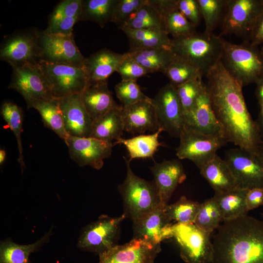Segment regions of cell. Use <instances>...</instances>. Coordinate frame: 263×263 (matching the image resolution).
<instances>
[{
  "mask_svg": "<svg viewBox=\"0 0 263 263\" xmlns=\"http://www.w3.org/2000/svg\"><path fill=\"white\" fill-rule=\"evenodd\" d=\"M205 76L212 108L226 142L259 155L263 140L259 124L247 109L243 86L227 72L221 59Z\"/></svg>",
  "mask_w": 263,
  "mask_h": 263,
  "instance_id": "6da1fadb",
  "label": "cell"
},
{
  "mask_svg": "<svg viewBox=\"0 0 263 263\" xmlns=\"http://www.w3.org/2000/svg\"><path fill=\"white\" fill-rule=\"evenodd\" d=\"M212 241L211 263H263V221L247 215L223 221Z\"/></svg>",
  "mask_w": 263,
  "mask_h": 263,
  "instance_id": "7a4b0ae2",
  "label": "cell"
},
{
  "mask_svg": "<svg viewBox=\"0 0 263 263\" xmlns=\"http://www.w3.org/2000/svg\"><path fill=\"white\" fill-rule=\"evenodd\" d=\"M221 41L223 65L243 87L257 84L263 78V55L258 46L248 41L233 43L222 37Z\"/></svg>",
  "mask_w": 263,
  "mask_h": 263,
  "instance_id": "3957f363",
  "label": "cell"
},
{
  "mask_svg": "<svg viewBox=\"0 0 263 263\" xmlns=\"http://www.w3.org/2000/svg\"><path fill=\"white\" fill-rule=\"evenodd\" d=\"M170 49L199 68L204 76L221 59V37L214 34L195 33L171 38Z\"/></svg>",
  "mask_w": 263,
  "mask_h": 263,
  "instance_id": "277c9868",
  "label": "cell"
},
{
  "mask_svg": "<svg viewBox=\"0 0 263 263\" xmlns=\"http://www.w3.org/2000/svg\"><path fill=\"white\" fill-rule=\"evenodd\" d=\"M123 157L127 174L123 183L118 186V190L123 200L125 214L134 223L157 207L160 201L154 183L136 175L131 168V161Z\"/></svg>",
  "mask_w": 263,
  "mask_h": 263,
  "instance_id": "5b68a950",
  "label": "cell"
},
{
  "mask_svg": "<svg viewBox=\"0 0 263 263\" xmlns=\"http://www.w3.org/2000/svg\"><path fill=\"white\" fill-rule=\"evenodd\" d=\"M210 235L194 224H173L171 228V238L176 240L181 257L187 263H211Z\"/></svg>",
  "mask_w": 263,
  "mask_h": 263,
  "instance_id": "8992f818",
  "label": "cell"
},
{
  "mask_svg": "<svg viewBox=\"0 0 263 263\" xmlns=\"http://www.w3.org/2000/svg\"><path fill=\"white\" fill-rule=\"evenodd\" d=\"M263 11V0H227L218 35H234L248 41L252 28Z\"/></svg>",
  "mask_w": 263,
  "mask_h": 263,
  "instance_id": "52a82bcc",
  "label": "cell"
},
{
  "mask_svg": "<svg viewBox=\"0 0 263 263\" xmlns=\"http://www.w3.org/2000/svg\"><path fill=\"white\" fill-rule=\"evenodd\" d=\"M38 63L55 98L81 94L89 84L83 68L42 60H39Z\"/></svg>",
  "mask_w": 263,
  "mask_h": 263,
  "instance_id": "ba28073f",
  "label": "cell"
},
{
  "mask_svg": "<svg viewBox=\"0 0 263 263\" xmlns=\"http://www.w3.org/2000/svg\"><path fill=\"white\" fill-rule=\"evenodd\" d=\"M125 217V213L117 217L101 215L82 229L77 246L98 255L109 250L116 245L120 225Z\"/></svg>",
  "mask_w": 263,
  "mask_h": 263,
  "instance_id": "9c48e42d",
  "label": "cell"
},
{
  "mask_svg": "<svg viewBox=\"0 0 263 263\" xmlns=\"http://www.w3.org/2000/svg\"><path fill=\"white\" fill-rule=\"evenodd\" d=\"M176 155L188 159L199 169L213 158L227 142L222 137L207 135L185 128L180 136Z\"/></svg>",
  "mask_w": 263,
  "mask_h": 263,
  "instance_id": "30bf717a",
  "label": "cell"
},
{
  "mask_svg": "<svg viewBox=\"0 0 263 263\" xmlns=\"http://www.w3.org/2000/svg\"><path fill=\"white\" fill-rule=\"evenodd\" d=\"M8 88L19 93L28 108L37 102L55 98L40 67L38 62L13 68Z\"/></svg>",
  "mask_w": 263,
  "mask_h": 263,
  "instance_id": "8fae6325",
  "label": "cell"
},
{
  "mask_svg": "<svg viewBox=\"0 0 263 263\" xmlns=\"http://www.w3.org/2000/svg\"><path fill=\"white\" fill-rule=\"evenodd\" d=\"M0 58L12 68L38 63L40 60L38 32L22 31L6 37L0 45Z\"/></svg>",
  "mask_w": 263,
  "mask_h": 263,
  "instance_id": "7c38bea8",
  "label": "cell"
},
{
  "mask_svg": "<svg viewBox=\"0 0 263 263\" xmlns=\"http://www.w3.org/2000/svg\"><path fill=\"white\" fill-rule=\"evenodd\" d=\"M40 60L84 68L86 58L76 46L73 35L38 32Z\"/></svg>",
  "mask_w": 263,
  "mask_h": 263,
  "instance_id": "4fadbf2b",
  "label": "cell"
},
{
  "mask_svg": "<svg viewBox=\"0 0 263 263\" xmlns=\"http://www.w3.org/2000/svg\"><path fill=\"white\" fill-rule=\"evenodd\" d=\"M152 102L159 129L179 137L185 128V118L176 88L169 83L167 84L159 90Z\"/></svg>",
  "mask_w": 263,
  "mask_h": 263,
  "instance_id": "5bb4252c",
  "label": "cell"
},
{
  "mask_svg": "<svg viewBox=\"0 0 263 263\" xmlns=\"http://www.w3.org/2000/svg\"><path fill=\"white\" fill-rule=\"evenodd\" d=\"M224 159L239 188H263V162L258 155L238 147L227 150Z\"/></svg>",
  "mask_w": 263,
  "mask_h": 263,
  "instance_id": "9a60e30c",
  "label": "cell"
},
{
  "mask_svg": "<svg viewBox=\"0 0 263 263\" xmlns=\"http://www.w3.org/2000/svg\"><path fill=\"white\" fill-rule=\"evenodd\" d=\"M71 158L80 167L90 166L99 169L102 168L104 160L110 157L113 142L92 137H78L70 136L66 144Z\"/></svg>",
  "mask_w": 263,
  "mask_h": 263,
  "instance_id": "2e32d148",
  "label": "cell"
},
{
  "mask_svg": "<svg viewBox=\"0 0 263 263\" xmlns=\"http://www.w3.org/2000/svg\"><path fill=\"white\" fill-rule=\"evenodd\" d=\"M160 251V244L133 238L100 254L99 263H153Z\"/></svg>",
  "mask_w": 263,
  "mask_h": 263,
  "instance_id": "e0dca14e",
  "label": "cell"
},
{
  "mask_svg": "<svg viewBox=\"0 0 263 263\" xmlns=\"http://www.w3.org/2000/svg\"><path fill=\"white\" fill-rule=\"evenodd\" d=\"M58 99L65 129L69 135L90 137L94 121L85 108L81 94Z\"/></svg>",
  "mask_w": 263,
  "mask_h": 263,
  "instance_id": "ac0fdd59",
  "label": "cell"
},
{
  "mask_svg": "<svg viewBox=\"0 0 263 263\" xmlns=\"http://www.w3.org/2000/svg\"><path fill=\"white\" fill-rule=\"evenodd\" d=\"M184 118L185 128L224 138L221 127L212 108L206 86L192 108L184 113Z\"/></svg>",
  "mask_w": 263,
  "mask_h": 263,
  "instance_id": "d6986e66",
  "label": "cell"
},
{
  "mask_svg": "<svg viewBox=\"0 0 263 263\" xmlns=\"http://www.w3.org/2000/svg\"><path fill=\"white\" fill-rule=\"evenodd\" d=\"M165 207L161 204L133 223L134 238L160 244L164 240L171 238V228L173 224L168 218Z\"/></svg>",
  "mask_w": 263,
  "mask_h": 263,
  "instance_id": "ffe728a7",
  "label": "cell"
},
{
  "mask_svg": "<svg viewBox=\"0 0 263 263\" xmlns=\"http://www.w3.org/2000/svg\"><path fill=\"white\" fill-rule=\"evenodd\" d=\"M150 169L160 204L166 207L177 186L186 179L184 167L177 159L164 160L161 163L154 162Z\"/></svg>",
  "mask_w": 263,
  "mask_h": 263,
  "instance_id": "44dd1931",
  "label": "cell"
},
{
  "mask_svg": "<svg viewBox=\"0 0 263 263\" xmlns=\"http://www.w3.org/2000/svg\"><path fill=\"white\" fill-rule=\"evenodd\" d=\"M152 99L149 98L127 107L121 106L124 131L143 134L159 129Z\"/></svg>",
  "mask_w": 263,
  "mask_h": 263,
  "instance_id": "7402d4cb",
  "label": "cell"
},
{
  "mask_svg": "<svg viewBox=\"0 0 263 263\" xmlns=\"http://www.w3.org/2000/svg\"><path fill=\"white\" fill-rule=\"evenodd\" d=\"M85 108L93 121L120 107L113 99L108 81L89 83L81 93Z\"/></svg>",
  "mask_w": 263,
  "mask_h": 263,
  "instance_id": "603a6c76",
  "label": "cell"
},
{
  "mask_svg": "<svg viewBox=\"0 0 263 263\" xmlns=\"http://www.w3.org/2000/svg\"><path fill=\"white\" fill-rule=\"evenodd\" d=\"M124 54H120L104 48L86 58L84 69L89 83L108 81L114 72H116Z\"/></svg>",
  "mask_w": 263,
  "mask_h": 263,
  "instance_id": "cb8c5ba5",
  "label": "cell"
},
{
  "mask_svg": "<svg viewBox=\"0 0 263 263\" xmlns=\"http://www.w3.org/2000/svg\"><path fill=\"white\" fill-rule=\"evenodd\" d=\"M161 14L165 31L172 38L185 36L196 32V27L178 9L175 0H149Z\"/></svg>",
  "mask_w": 263,
  "mask_h": 263,
  "instance_id": "d4e9b609",
  "label": "cell"
},
{
  "mask_svg": "<svg viewBox=\"0 0 263 263\" xmlns=\"http://www.w3.org/2000/svg\"><path fill=\"white\" fill-rule=\"evenodd\" d=\"M199 171L215 194L227 192L239 187L227 163L217 154L202 166Z\"/></svg>",
  "mask_w": 263,
  "mask_h": 263,
  "instance_id": "484cf974",
  "label": "cell"
},
{
  "mask_svg": "<svg viewBox=\"0 0 263 263\" xmlns=\"http://www.w3.org/2000/svg\"><path fill=\"white\" fill-rule=\"evenodd\" d=\"M126 35L130 50L144 48L170 49L171 38L163 30L159 29H132L125 27L118 28Z\"/></svg>",
  "mask_w": 263,
  "mask_h": 263,
  "instance_id": "4316f807",
  "label": "cell"
},
{
  "mask_svg": "<svg viewBox=\"0 0 263 263\" xmlns=\"http://www.w3.org/2000/svg\"><path fill=\"white\" fill-rule=\"evenodd\" d=\"M248 190L238 187L227 192L214 194L213 197L220 209L223 222L247 214L246 196Z\"/></svg>",
  "mask_w": 263,
  "mask_h": 263,
  "instance_id": "83f0119b",
  "label": "cell"
},
{
  "mask_svg": "<svg viewBox=\"0 0 263 263\" xmlns=\"http://www.w3.org/2000/svg\"><path fill=\"white\" fill-rule=\"evenodd\" d=\"M126 54L149 72L164 73L174 55L170 49L151 48L129 50Z\"/></svg>",
  "mask_w": 263,
  "mask_h": 263,
  "instance_id": "f1b7e54d",
  "label": "cell"
},
{
  "mask_svg": "<svg viewBox=\"0 0 263 263\" xmlns=\"http://www.w3.org/2000/svg\"><path fill=\"white\" fill-rule=\"evenodd\" d=\"M52 229L34 243L19 244L10 239L1 241L0 263H30L29 256L49 241Z\"/></svg>",
  "mask_w": 263,
  "mask_h": 263,
  "instance_id": "f546056e",
  "label": "cell"
},
{
  "mask_svg": "<svg viewBox=\"0 0 263 263\" xmlns=\"http://www.w3.org/2000/svg\"><path fill=\"white\" fill-rule=\"evenodd\" d=\"M121 108L111 110L94 121L90 137L110 142L121 138L124 131Z\"/></svg>",
  "mask_w": 263,
  "mask_h": 263,
  "instance_id": "4dcf8cb0",
  "label": "cell"
},
{
  "mask_svg": "<svg viewBox=\"0 0 263 263\" xmlns=\"http://www.w3.org/2000/svg\"><path fill=\"white\" fill-rule=\"evenodd\" d=\"M163 132L159 129L156 132L150 134H140L132 138H119L114 144H122L126 148L130 156V161L133 159L151 158L158 148L163 144L159 142L160 133Z\"/></svg>",
  "mask_w": 263,
  "mask_h": 263,
  "instance_id": "1f68e13d",
  "label": "cell"
},
{
  "mask_svg": "<svg viewBox=\"0 0 263 263\" xmlns=\"http://www.w3.org/2000/svg\"><path fill=\"white\" fill-rule=\"evenodd\" d=\"M32 108L39 112L44 126L54 131L66 144L70 136L65 129L58 99L53 98L39 101Z\"/></svg>",
  "mask_w": 263,
  "mask_h": 263,
  "instance_id": "d6a6232c",
  "label": "cell"
},
{
  "mask_svg": "<svg viewBox=\"0 0 263 263\" xmlns=\"http://www.w3.org/2000/svg\"><path fill=\"white\" fill-rule=\"evenodd\" d=\"M117 0H82L79 21H92L103 28L113 22Z\"/></svg>",
  "mask_w": 263,
  "mask_h": 263,
  "instance_id": "836d02e7",
  "label": "cell"
},
{
  "mask_svg": "<svg viewBox=\"0 0 263 263\" xmlns=\"http://www.w3.org/2000/svg\"><path fill=\"white\" fill-rule=\"evenodd\" d=\"M122 27L132 29H159L166 32L161 14L150 3L149 0L138 11L131 15Z\"/></svg>",
  "mask_w": 263,
  "mask_h": 263,
  "instance_id": "e575fe53",
  "label": "cell"
},
{
  "mask_svg": "<svg viewBox=\"0 0 263 263\" xmlns=\"http://www.w3.org/2000/svg\"><path fill=\"white\" fill-rule=\"evenodd\" d=\"M163 74L169 79V83L175 88L204 76L201 70L194 64L175 55Z\"/></svg>",
  "mask_w": 263,
  "mask_h": 263,
  "instance_id": "d590c367",
  "label": "cell"
},
{
  "mask_svg": "<svg viewBox=\"0 0 263 263\" xmlns=\"http://www.w3.org/2000/svg\"><path fill=\"white\" fill-rule=\"evenodd\" d=\"M0 113L16 137L19 154L18 162L21 166L22 170H23V168H25V166L23 161V149L21 138V134L23 131V117L22 109L15 103L5 101L1 105Z\"/></svg>",
  "mask_w": 263,
  "mask_h": 263,
  "instance_id": "8d00e7d4",
  "label": "cell"
},
{
  "mask_svg": "<svg viewBox=\"0 0 263 263\" xmlns=\"http://www.w3.org/2000/svg\"><path fill=\"white\" fill-rule=\"evenodd\" d=\"M200 203L182 196L176 202L167 205L165 213L170 222L174 224H194Z\"/></svg>",
  "mask_w": 263,
  "mask_h": 263,
  "instance_id": "74e56055",
  "label": "cell"
},
{
  "mask_svg": "<svg viewBox=\"0 0 263 263\" xmlns=\"http://www.w3.org/2000/svg\"><path fill=\"white\" fill-rule=\"evenodd\" d=\"M207 35L221 26L225 11L227 0H197Z\"/></svg>",
  "mask_w": 263,
  "mask_h": 263,
  "instance_id": "f35d334b",
  "label": "cell"
},
{
  "mask_svg": "<svg viewBox=\"0 0 263 263\" xmlns=\"http://www.w3.org/2000/svg\"><path fill=\"white\" fill-rule=\"evenodd\" d=\"M223 222L220 209L213 197L200 203L194 224L200 229L211 234Z\"/></svg>",
  "mask_w": 263,
  "mask_h": 263,
  "instance_id": "ab89813d",
  "label": "cell"
},
{
  "mask_svg": "<svg viewBox=\"0 0 263 263\" xmlns=\"http://www.w3.org/2000/svg\"><path fill=\"white\" fill-rule=\"evenodd\" d=\"M206 86V84L203 81L202 77H199L176 87L184 114L192 108Z\"/></svg>",
  "mask_w": 263,
  "mask_h": 263,
  "instance_id": "60d3db41",
  "label": "cell"
},
{
  "mask_svg": "<svg viewBox=\"0 0 263 263\" xmlns=\"http://www.w3.org/2000/svg\"><path fill=\"white\" fill-rule=\"evenodd\" d=\"M114 90L123 107L150 98L142 92L135 81L121 80L115 85Z\"/></svg>",
  "mask_w": 263,
  "mask_h": 263,
  "instance_id": "b9f144b4",
  "label": "cell"
},
{
  "mask_svg": "<svg viewBox=\"0 0 263 263\" xmlns=\"http://www.w3.org/2000/svg\"><path fill=\"white\" fill-rule=\"evenodd\" d=\"M148 0H117L113 22L118 28L123 26L131 15L138 11Z\"/></svg>",
  "mask_w": 263,
  "mask_h": 263,
  "instance_id": "7bdbcfd3",
  "label": "cell"
},
{
  "mask_svg": "<svg viewBox=\"0 0 263 263\" xmlns=\"http://www.w3.org/2000/svg\"><path fill=\"white\" fill-rule=\"evenodd\" d=\"M82 0H62L55 7L49 17L48 24L61 19L78 17L80 18L82 9Z\"/></svg>",
  "mask_w": 263,
  "mask_h": 263,
  "instance_id": "ee69618b",
  "label": "cell"
},
{
  "mask_svg": "<svg viewBox=\"0 0 263 263\" xmlns=\"http://www.w3.org/2000/svg\"><path fill=\"white\" fill-rule=\"evenodd\" d=\"M116 72L121 76L122 80L136 81L140 77L149 73L148 71L137 61L126 53L119 65Z\"/></svg>",
  "mask_w": 263,
  "mask_h": 263,
  "instance_id": "f6af8a7d",
  "label": "cell"
},
{
  "mask_svg": "<svg viewBox=\"0 0 263 263\" xmlns=\"http://www.w3.org/2000/svg\"><path fill=\"white\" fill-rule=\"evenodd\" d=\"M178 9L196 27L202 19L197 0H175Z\"/></svg>",
  "mask_w": 263,
  "mask_h": 263,
  "instance_id": "bcb514c9",
  "label": "cell"
},
{
  "mask_svg": "<svg viewBox=\"0 0 263 263\" xmlns=\"http://www.w3.org/2000/svg\"><path fill=\"white\" fill-rule=\"evenodd\" d=\"M77 21H79L78 17L66 18L48 24L43 31L48 34L73 35V27Z\"/></svg>",
  "mask_w": 263,
  "mask_h": 263,
  "instance_id": "7dc6e473",
  "label": "cell"
},
{
  "mask_svg": "<svg viewBox=\"0 0 263 263\" xmlns=\"http://www.w3.org/2000/svg\"><path fill=\"white\" fill-rule=\"evenodd\" d=\"M246 203L248 211L263 206V188H255L248 190Z\"/></svg>",
  "mask_w": 263,
  "mask_h": 263,
  "instance_id": "c3c4849f",
  "label": "cell"
},
{
  "mask_svg": "<svg viewBox=\"0 0 263 263\" xmlns=\"http://www.w3.org/2000/svg\"><path fill=\"white\" fill-rule=\"evenodd\" d=\"M248 41L256 46L263 44V11L252 28Z\"/></svg>",
  "mask_w": 263,
  "mask_h": 263,
  "instance_id": "681fc988",
  "label": "cell"
},
{
  "mask_svg": "<svg viewBox=\"0 0 263 263\" xmlns=\"http://www.w3.org/2000/svg\"><path fill=\"white\" fill-rule=\"evenodd\" d=\"M256 84V95L261 109H263V78Z\"/></svg>",
  "mask_w": 263,
  "mask_h": 263,
  "instance_id": "f907efd6",
  "label": "cell"
},
{
  "mask_svg": "<svg viewBox=\"0 0 263 263\" xmlns=\"http://www.w3.org/2000/svg\"><path fill=\"white\" fill-rule=\"evenodd\" d=\"M257 122L260 127L262 137L263 140V109H261L260 110L259 116V120L257 121Z\"/></svg>",
  "mask_w": 263,
  "mask_h": 263,
  "instance_id": "816d5d0a",
  "label": "cell"
},
{
  "mask_svg": "<svg viewBox=\"0 0 263 263\" xmlns=\"http://www.w3.org/2000/svg\"><path fill=\"white\" fill-rule=\"evenodd\" d=\"M6 153L3 149L0 150V165H1L4 163L6 158Z\"/></svg>",
  "mask_w": 263,
  "mask_h": 263,
  "instance_id": "f5cc1de1",
  "label": "cell"
},
{
  "mask_svg": "<svg viewBox=\"0 0 263 263\" xmlns=\"http://www.w3.org/2000/svg\"><path fill=\"white\" fill-rule=\"evenodd\" d=\"M258 156L262 160V161L263 162V147L261 149Z\"/></svg>",
  "mask_w": 263,
  "mask_h": 263,
  "instance_id": "db71d44e",
  "label": "cell"
},
{
  "mask_svg": "<svg viewBox=\"0 0 263 263\" xmlns=\"http://www.w3.org/2000/svg\"><path fill=\"white\" fill-rule=\"evenodd\" d=\"M261 52H262V54H263V45H262V47H261Z\"/></svg>",
  "mask_w": 263,
  "mask_h": 263,
  "instance_id": "11a10c76",
  "label": "cell"
}]
</instances>
